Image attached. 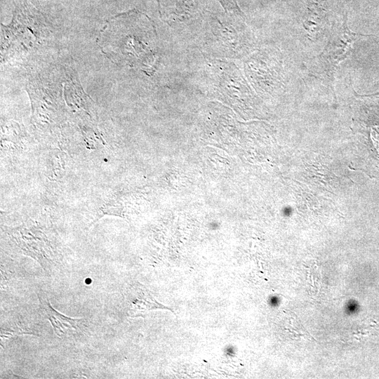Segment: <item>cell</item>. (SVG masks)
<instances>
[{"label": "cell", "instance_id": "obj_6", "mask_svg": "<svg viewBox=\"0 0 379 379\" xmlns=\"http://www.w3.org/2000/svg\"><path fill=\"white\" fill-rule=\"evenodd\" d=\"M32 4H36V0H29Z\"/></svg>", "mask_w": 379, "mask_h": 379}, {"label": "cell", "instance_id": "obj_5", "mask_svg": "<svg viewBox=\"0 0 379 379\" xmlns=\"http://www.w3.org/2000/svg\"><path fill=\"white\" fill-rule=\"evenodd\" d=\"M38 298L45 317L51 324L54 332L58 337H65L79 329L83 321L82 319L67 317L55 310L51 306L48 298L39 293Z\"/></svg>", "mask_w": 379, "mask_h": 379}, {"label": "cell", "instance_id": "obj_1", "mask_svg": "<svg viewBox=\"0 0 379 379\" xmlns=\"http://www.w3.org/2000/svg\"><path fill=\"white\" fill-rule=\"evenodd\" d=\"M142 13L131 11L113 16L103 27L99 45L102 52L114 63L138 68L152 73L157 62L152 49V27L140 26L145 18Z\"/></svg>", "mask_w": 379, "mask_h": 379}, {"label": "cell", "instance_id": "obj_2", "mask_svg": "<svg viewBox=\"0 0 379 379\" xmlns=\"http://www.w3.org/2000/svg\"><path fill=\"white\" fill-rule=\"evenodd\" d=\"M364 36L368 35L352 32L345 20L341 26L333 30L328 43L318 56V72L332 82L337 67L351 53L354 41Z\"/></svg>", "mask_w": 379, "mask_h": 379}, {"label": "cell", "instance_id": "obj_4", "mask_svg": "<svg viewBox=\"0 0 379 379\" xmlns=\"http://www.w3.org/2000/svg\"><path fill=\"white\" fill-rule=\"evenodd\" d=\"M124 299L127 314L131 317L142 316L153 310L167 309L156 300L145 286L138 282L131 283L126 286Z\"/></svg>", "mask_w": 379, "mask_h": 379}, {"label": "cell", "instance_id": "obj_3", "mask_svg": "<svg viewBox=\"0 0 379 379\" xmlns=\"http://www.w3.org/2000/svg\"><path fill=\"white\" fill-rule=\"evenodd\" d=\"M35 233L25 227L15 228L11 232L23 253L34 258L47 271L53 262L54 254L45 235L41 232H37L36 235Z\"/></svg>", "mask_w": 379, "mask_h": 379}]
</instances>
